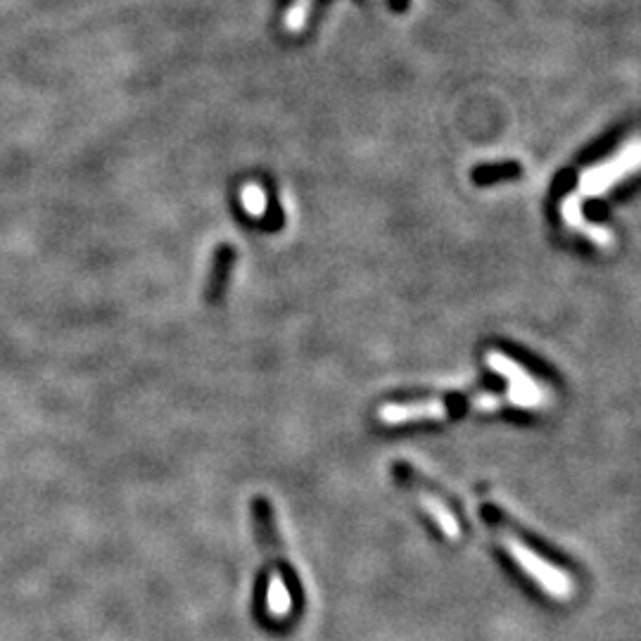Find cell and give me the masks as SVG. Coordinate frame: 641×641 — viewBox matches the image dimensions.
Here are the masks:
<instances>
[{"label": "cell", "instance_id": "4", "mask_svg": "<svg viewBox=\"0 0 641 641\" xmlns=\"http://www.w3.org/2000/svg\"><path fill=\"white\" fill-rule=\"evenodd\" d=\"M392 471H395V480L416 499V504L421 506L423 513H428V516L433 518V523L440 528L444 537L449 539L461 537L459 516H456L452 506L447 504V499H444L428 480L416 473V468H411L409 463H395Z\"/></svg>", "mask_w": 641, "mask_h": 641}, {"label": "cell", "instance_id": "6", "mask_svg": "<svg viewBox=\"0 0 641 641\" xmlns=\"http://www.w3.org/2000/svg\"><path fill=\"white\" fill-rule=\"evenodd\" d=\"M236 247L233 245H219L217 250H214V257H212V269H209V278H207V288H205V300L207 304H212V307H217V304L224 302V295H226V288H228V278H231V271H233V264H236Z\"/></svg>", "mask_w": 641, "mask_h": 641}, {"label": "cell", "instance_id": "1", "mask_svg": "<svg viewBox=\"0 0 641 641\" xmlns=\"http://www.w3.org/2000/svg\"><path fill=\"white\" fill-rule=\"evenodd\" d=\"M480 516L490 528L492 537L497 539L501 551H506L509 558L520 568V573L530 577L544 594L556 601H568L575 594V580L566 568H558L554 561L539 554L518 535V530L497 511V506L482 504Z\"/></svg>", "mask_w": 641, "mask_h": 641}, {"label": "cell", "instance_id": "3", "mask_svg": "<svg viewBox=\"0 0 641 641\" xmlns=\"http://www.w3.org/2000/svg\"><path fill=\"white\" fill-rule=\"evenodd\" d=\"M250 516L252 525H255V537L262 544V554L266 556V573H269V596L278 589V599L274 608V615H293L300 613L302 608V587L300 577H297L295 568L290 566L288 556H285L281 532H278L274 506L266 497H252L250 501ZM269 601V599H266Z\"/></svg>", "mask_w": 641, "mask_h": 641}, {"label": "cell", "instance_id": "5", "mask_svg": "<svg viewBox=\"0 0 641 641\" xmlns=\"http://www.w3.org/2000/svg\"><path fill=\"white\" fill-rule=\"evenodd\" d=\"M487 366L492 368V371L501 373V376L506 378V383H509V399H511V406H516V409H539V406H547L549 404V390L544 385H539L535 378L530 376L528 371H525L523 366L516 364L511 357H506V354L501 352H487Z\"/></svg>", "mask_w": 641, "mask_h": 641}, {"label": "cell", "instance_id": "8", "mask_svg": "<svg viewBox=\"0 0 641 641\" xmlns=\"http://www.w3.org/2000/svg\"><path fill=\"white\" fill-rule=\"evenodd\" d=\"M243 200H245L247 212H252V214H262L264 212V193L259 188H255V186L245 188Z\"/></svg>", "mask_w": 641, "mask_h": 641}, {"label": "cell", "instance_id": "2", "mask_svg": "<svg viewBox=\"0 0 641 641\" xmlns=\"http://www.w3.org/2000/svg\"><path fill=\"white\" fill-rule=\"evenodd\" d=\"M641 169V138H634L623 148L620 155L611 157V160L599 164V167L587 169L585 174L580 176V183H577V190L573 195H568L561 205V214L566 219V224L575 231L585 233V236L592 240L594 245L608 247L613 243L611 231L606 228L589 224V221L582 217V200L585 198H599L604 195L613 183L623 181L625 176L634 174V171Z\"/></svg>", "mask_w": 641, "mask_h": 641}, {"label": "cell", "instance_id": "7", "mask_svg": "<svg viewBox=\"0 0 641 641\" xmlns=\"http://www.w3.org/2000/svg\"><path fill=\"white\" fill-rule=\"evenodd\" d=\"M516 174H518L516 164H506V167H497V169H492V167L478 169L473 174V179L478 183H492L497 179H509V176H516Z\"/></svg>", "mask_w": 641, "mask_h": 641}]
</instances>
